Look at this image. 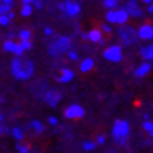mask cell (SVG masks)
I'll use <instances>...</instances> for the list:
<instances>
[{"label":"cell","instance_id":"cell-1","mask_svg":"<svg viewBox=\"0 0 153 153\" xmlns=\"http://www.w3.org/2000/svg\"><path fill=\"white\" fill-rule=\"evenodd\" d=\"M34 73V65L31 60H21L20 58H14L11 62V74L19 80L30 79Z\"/></svg>","mask_w":153,"mask_h":153},{"label":"cell","instance_id":"cell-2","mask_svg":"<svg viewBox=\"0 0 153 153\" xmlns=\"http://www.w3.org/2000/svg\"><path fill=\"white\" fill-rule=\"evenodd\" d=\"M129 135V124L125 120H117L112 126V136L115 139L117 143L125 145L126 139Z\"/></svg>","mask_w":153,"mask_h":153},{"label":"cell","instance_id":"cell-3","mask_svg":"<svg viewBox=\"0 0 153 153\" xmlns=\"http://www.w3.org/2000/svg\"><path fill=\"white\" fill-rule=\"evenodd\" d=\"M69 48H70V38L66 37V35H60L53 42H51V45L48 48V52H49V55L56 56L62 53V52L69 51Z\"/></svg>","mask_w":153,"mask_h":153},{"label":"cell","instance_id":"cell-4","mask_svg":"<svg viewBox=\"0 0 153 153\" xmlns=\"http://www.w3.org/2000/svg\"><path fill=\"white\" fill-rule=\"evenodd\" d=\"M104 58H105L107 60H110V62H114V63H117V62H121L122 60V48L120 47V45H111V47H108L104 51Z\"/></svg>","mask_w":153,"mask_h":153},{"label":"cell","instance_id":"cell-5","mask_svg":"<svg viewBox=\"0 0 153 153\" xmlns=\"http://www.w3.org/2000/svg\"><path fill=\"white\" fill-rule=\"evenodd\" d=\"M63 114H65V117L68 120H79V118L84 117V110L83 107L79 105V104H72V105L66 107Z\"/></svg>","mask_w":153,"mask_h":153},{"label":"cell","instance_id":"cell-6","mask_svg":"<svg viewBox=\"0 0 153 153\" xmlns=\"http://www.w3.org/2000/svg\"><path fill=\"white\" fill-rule=\"evenodd\" d=\"M118 35L121 37V39H122V42L125 45L132 44L135 41V38L138 37V34H135V31L131 27H121L118 30Z\"/></svg>","mask_w":153,"mask_h":153},{"label":"cell","instance_id":"cell-7","mask_svg":"<svg viewBox=\"0 0 153 153\" xmlns=\"http://www.w3.org/2000/svg\"><path fill=\"white\" fill-rule=\"evenodd\" d=\"M3 49H4L6 52L14 53L16 56H21L24 53V49H23V47H21V44H20V42H16V41H11V39L4 41Z\"/></svg>","mask_w":153,"mask_h":153},{"label":"cell","instance_id":"cell-8","mask_svg":"<svg viewBox=\"0 0 153 153\" xmlns=\"http://www.w3.org/2000/svg\"><path fill=\"white\" fill-rule=\"evenodd\" d=\"M136 34H138V38H140V39L150 41V39H153V25L152 24H143L139 27Z\"/></svg>","mask_w":153,"mask_h":153},{"label":"cell","instance_id":"cell-9","mask_svg":"<svg viewBox=\"0 0 153 153\" xmlns=\"http://www.w3.org/2000/svg\"><path fill=\"white\" fill-rule=\"evenodd\" d=\"M60 98H62V94H60V91H58V90H55V88H51L49 91H47V94H45V101L49 104V107H52V108H55L56 105H58V102L60 101Z\"/></svg>","mask_w":153,"mask_h":153},{"label":"cell","instance_id":"cell-10","mask_svg":"<svg viewBox=\"0 0 153 153\" xmlns=\"http://www.w3.org/2000/svg\"><path fill=\"white\" fill-rule=\"evenodd\" d=\"M80 4L73 0H65V13L69 17H76L80 14Z\"/></svg>","mask_w":153,"mask_h":153},{"label":"cell","instance_id":"cell-11","mask_svg":"<svg viewBox=\"0 0 153 153\" xmlns=\"http://www.w3.org/2000/svg\"><path fill=\"white\" fill-rule=\"evenodd\" d=\"M125 10L128 11L129 17H140L142 16V10L138 6V0H128L125 6Z\"/></svg>","mask_w":153,"mask_h":153},{"label":"cell","instance_id":"cell-12","mask_svg":"<svg viewBox=\"0 0 153 153\" xmlns=\"http://www.w3.org/2000/svg\"><path fill=\"white\" fill-rule=\"evenodd\" d=\"M74 77V73L72 69H68V68H62L59 73V77H58V82L59 83H69L72 82Z\"/></svg>","mask_w":153,"mask_h":153},{"label":"cell","instance_id":"cell-13","mask_svg":"<svg viewBox=\"0 0 153 153\" xmlns=\"http://www.w3.org/2000/svg\"><path fill=\"white\" fill-rule=\"evenodd\" d=\"M83 38H87V39H90L91 42H101L102 39V34L100 30H97V28H93V30H90L87 34H83L82 35Z\"/></svg>","mask_w":153,"mask_h":153},{"label":"cell","instance_id":"cell-14","mask_svg":"<svg viewBox=\"0 0 153 153\" xmlns=\"http://www.w3.org/2000/svg\"><path fill=\"white\" fill-rule=\"evenodd\" d=\"M150 69H152V65H150V63H148V62H145V63L139 65L136 69H135L134 76H135V77H145V76L150 72Z\"/></svg>","mask_w":153,"mask_h":153},{"label":"cell","instance_id":"cell-15","mask_svg":"<svg viewBox=\"0 0 153 153\" xmlns=\"http://www.w3.org/2000/svg\"><path fill=\"white\" fill-rule=\"evenodd\" d=\"M140 55L146 60H153V44H149L146 47L140 48Z\"/></svg>","mask_w":153,"mask_h":153},{"label":"cell","instance_id":"cell-16","mask_svg":"<svg viewBox=\"0 0 153 153\" xmlns=\"http://www.w3.org/2000/svg\"><path fill=\"white\" fill-rule=\"evenodd\" d=\"M115 14H117V24H125L128 21V19H129V14H128V11L125 9L117 10Z\"/></svg>","mask_w":153,"mask_h":153},{"label":"cell","instance_id":"cell-17","mask_svg":"<svg viewBox=\"0 0 153 153\" xmlns=\"http://www.w3.org/2000/svg\"><path fill=\"white\" fill-rule=\"evenodd\" d=\"M94 68V60L91 58H86V59L82 60V63H80V72H90V70Z\"/></svg>","mask_w":153,"mask_h":153},{"label":"cell","instance_id":"cell-18","mask_svg":"<svg viewBox=\"0 0 153 153\" xmlns=\"http://www.w3.org/2000/svg\"><path fill=\"white\" fill-rule=\"evenodd\" d=\"M28 129H34V132L35 134H42L44 132V129H45V126L42 125L39 121H37V120H34V121H31L30 124H28V126H27Z\"/></svg>","mask_w":153,"mask_h":153},{"label":"cell","instance_id":"cell-19","mask_svg":"<svg viewBox=\"0 0 153 153\" xmlns=\"http://www.w3.org/2000/svg\"><path fill=\"white\" fill-rule=\"evenodd\" d=\"M11 135H13V138L16 140H23L24 139V132H23V129H20L19 126H14L13 129H11Z\"/></svg>","mask_w":153,"mask_h":153},{"label":"cell","instance_id":"cell-20","mask_svg":"<svg viewBox=\"0 0 153 153\" xmlns=\"http://www.w3.org/2000/svg\"><path fill=\"white\" fill-rule=\"evenodd\" d=\"M142 128L146 131V134H148L150 138H153V122L152 121H143Z\"/></svg>","mask_w":153,"mask_h":153},{"label":"cell","instance_id":"cell-21","mask_svg":"<svg viewBox=\"0 0 153 153\" xmlns=\"http://www.w3.org/2000/svg\"><path fill=\"white\" fill-rule=\"evenodd\" d=\"M105 20L110 24H117V14L115 10H108L105 13Z\"/></svg>","mask_w":153,"mask_h":153},{"label":"cell","instance_id":"cell-22","mask_svg":"<svg viewBox=\"0 0 153 153\" xmlns=\"http://www.w3.org/2000/svg\"><path fill=\"white\" fill-rule=\"evenodd\" d=\"M96 146H97V142H94V140H86V142H83V149L86 150V152H91V150H94Z\"/></svg>","mask_w":153,"mask_h":153},{"label":"cell","instance_id":"cell-23","mask_svg":"<svg viewBox=\"0 0 153 153\" xmlns=\"http://www.w3.org/2000/svg\"><path fill=\"white\" fill-rule=\"evenodd\" d=\"M20 14H21L23 17H30V16L33 14V6H30V4L23 6V7H21V11H20Z\"/></svg>","mask_w":153,"mask_h":153},{"label":"cell","instance_id":"cell-24","mask_svg":"<svg viewBox=\"0 0 153 153\" xmlns=\"http://www.w3.org/2000/svg\"><path fill=\"white\" fill-rule=\"evenodd\" d=\"M30 37H31V33H30V30H21L19 33V38L21 39V41H28L30 39Z\"/></svg>","mask_w":153,"mask_h":153},{"label":"cell","instance_id":"cell-25","mask_svg":"<svg viewBox=\"0 0 153 153\" xmlns=\"http://www.w3.org/2000/svg\"><path fill=\"white\" fill-rule=\"evenodd\" d=\"M102 4H104V7H105V9L112 10V9H115V7H117V4H118V0H104V1H102Z\"/></svg>","mask_w":153,"mask_h":153},{"label":"cell","instance_id":"cell-26","mask_svg":"<svg viewBox=\"0 0 153 153\" xmlns=\"http://www.w3.org/2000/svg\"><path fill=\"white\" fill-rule=\"evenodd\" d=\"M16 149H17V152H19V153H28V152H30V148H28V145L17 143V145H16Z\"/></svg>","mask_w":153,"mask_h":153},{"label":"cell","instance_id":"cell-27","mask_svg":"<svg viewBox=\"0 0 153 153\" xmlns=\"http://www.w3.org/2000/svg\"><path fill=\"white\" fill-rule=\"evenodd\" d=\"M10 11H11V4H3V3H1V6H0V13H1V16L9 14Z\"/></svg>","mask_w":153,"mask_h":153},{"label":"cell","instance_id":"cell-28","mask_svg":"<svg viewBox=\"0 0 153 153\" xmlns=\"http://www.w3.org/2000/svg\"><path fill=\"white\" fill-rule=\"evenodd\" d=\"M20 44H21V47H23L24 51H25V49H31V48H33V42L30 41V39H28V41H21Z\"/></svg>","mask_w":153,"mask_h":153},{"label":"cell","instance_id":"cell-29","mask_svg":"<svg viewBox=\"0 0 153 153\" xmlns=\"http://www.w3.org/2000/svg\"><path fill=\"white\" fill-rule=\"evenodd\" d=\"M10 23V19H9V16L6 14V16H0V24L4 27V25H7V24Z\"/></svg>","mask_w":153,"mask_h":153},{"label":"cell","instance_id":"cell-30","mask_svg":"<svg viewBox=\"0 0 153 153\" xmlns=\"http://www.w3.org/2000/svg\"><path fill=\"white\" fill-rule=\"evenodd\" d=\"M69 59L70 60H77L79 59V55H77V52H74V51H69Z\"/></svg>","mask_w":153,"mask_h":153},{"label":"cell","instance_id":"cell-31","mask_svg":"<svg viewBox=\"0 0 153 153\" xmlns=\"http://www.w3.org/2000/svg\"><path fill=\"white\" fill-rule=\"evenodd\" d=\"M96 142H97V145H104L105 143V136H104V135H98Z\"/></svg>","mask_w":153,"mask_h":153},{"label":"cell","instance_id":"cell-32","mask_svg":"<svg viewBox=\"0 0 153 153\" xmlns=\"http://www.w3.org/2000/svg\"><path fill=\"white\" fill-rule=\"evenodd\" d=\"M48 122H49L52 126H56V125H58V120H56L55 117H49V118H48Z\"/></svg>","mask_w":153,"mask_h":153},{"label":"cell","instance_id":"cell-33","mask_svg":"<svg viewBox=\"0 0 153 153\" xmlns=\"http://www.w3.org/2000/svg\"><path fill=\"white\" fill-rule=\"evenodd\" d=\"M101 30H102V31H105V33H111V27H110L108 24H102Z\"/></svg>","mask_w":153,"mask_h":153},{"label":"cell","instance_id":"cell-34","mask_svg":"<svg viewBox=\"0 0 153 153\" xmlns=\"http://www.w3.org/2000/svg\"><path fill=\"white\" fill-rule=\"evenodd\" d=\"M21 1H23V6H33V3H35V0H21Z\"/></svg>","mask_w":153,"mask_h":153},{"label":"cell","instance_id":"cell-35","mask_svg":"<svg viewBox=\"0 0 153 153\" xmlns=\"http://www.w3.org/2000/svg\"><path fill=\"white\" fill-rule=\"evenodd\" d=\"M58 9H59L60 11H65V1H60V3H58Z\"/></svg>","mask_w":153,"mask_h":153},{"label":"cell","instance_id":"cell-36","mask_svg":"<svg viewBox=\"0 0 153 153\" xmlns=\"http://www.w3.org/2000/svg\"><path fill=\"white\" fill-rule=\"evenodd\" d=\"M44 33H45V35H51V34H52V28L47 27L45 30H44Z\"/></svg>","mask_w":153,"mask_h":153},{"label":"cell","instance_id":"cell-37","mask_svg":"<svg viewBox=\"0 0 153 153\" xmlns=\"http://www.w3.org/2000/svg\"><path fill=\"white\" fill-rule=\"evenodd\" d=\"M34 6H35L37 9H41V7H42V3L39 1V0H35V3H34Z\"/></svg>","mask_w":153,"mask_h":153},{"label":"cell","instance_id":"cell-38","mask_svg":"<svg viewBox=\"0 0 153 153\" xmlns=\"http://www.w3.org/2000/svg\"><path fill=\"white\" fill-rule=\"evenodd\" d=\"M11 1H13V0H1L3 4H11Z\"/></svg>","mask_w":153,"mask_h":153},{"label":"cell","instance_id":"cell-39","mask_svg":"<svg viewBox=\"0 0 153 153\" xmlns=\"http://www.w3.org/2000/svg\"><path fill=\"white\" fill-rule=\"evenodd\" d=\"M148 11H149V13H153V3L148 6Z\"/></svg>","mask_w":153,"mask_h":153},{"label":"cell","instance_id":"cell-40","mask_svg":"<svg viewBox=\"0 0 153 153\" xmlns=\"http://www.w3.org/2000/svg\"><path fill=\"white\" fill-rule=\"evenodd\" d=\"M143 3H146V4H152L153 3V0H142Z\"/></svg>","mask_w":153,"mask_h":153},{"label":"cell","instance_id":"cell-41","mask_svg":"<svg viewBox=\"0 0 153 153\" xmlns=\"http://www.w3.org/2000/svg\"><path fill=\"white\" fill-rule=\"evenodd\" d=\"M7 16H9V19L11 20V19H13V17H14V13H13V11H10V13L7 14Z\"/></svg>","mask_w":153,"mask_h":153},{"label":"cell","instance_id":"cell-42","mask_svg":"<svg viewBox=\"0 0 153 153\" xmlns=\"http://www.w3.org/2000/svg\"><path fill=\"white\" fill-rule=\"evenodd\" d=\"M143 120L145 121H149V114H145V115H143Z\"/></svg>","mask_w":153,"mask_h":153},{"label":"cell","instance_id":"cell-43","mask_svg":"<svg viewBox=\"0 0 153 153\" xmlns=\"http://www.w3.org/2000/svg\"><path fill=\"white\" fill-rule=\"evenodd\" d=\"M102 1H104V0H102Z\"/></svg>","mask_w":153,"mask_h":153}]
</instances>
